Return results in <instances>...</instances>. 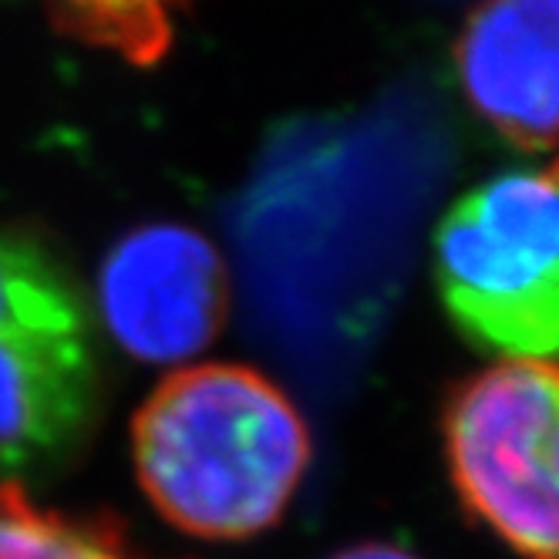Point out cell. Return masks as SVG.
Returning a JSON list of instances; mask_svg holds the SVG:
<instances>
[{"label": "cell", "mask_w": 559, "mask_h": 559, "mask_svg": "<svg viewBox=\"0 0 559 559\" xmlns=\"http://www.w3.org/2000/svg\"><path fill=\"white\" fill-rule=\"evenodd\" d=\"M139 486L199 539H250L287 512L310 462L290 397L247 365L169 374L132 421Z\"/></svg>", "instance_id": "obj_1"}, {"label": "cell", "mask_w": 559, "mask_h": 559, "mask_svg": "<svg viewBox=\"0 0 559 559\" xmlns=\"http://www.w3.org/2000/svg\"><path fill=\"white\" fill-rule=\"evenodd\" d=\"M452 324L502 361H559V158L468 189L435 233Z\"/></svg>", "instance_id": "obj_2"}, {"label": "cell", "mask_w": 559, "mask_h": 559, "mask_svg": "<svg viewBox=\"0 0 559 559\" xmlns=\"http://www.w3.org/2000/svg\"><path fill=\"white\" fill-rule=\"evenodd\" d=\"M465 509L526 559H559V361H499L442 415Z\"/></svg>", "instance_id": "obj_3"}, {"label": "cell", "mask_w": 559, "mask_h": 559, "mask_svg": "<svg viewBox=\"0 0 559 559\" xmlns=\"http://www.w3.org/2000/svg\"><path fill=\"white\" fill-rule=\"evenodd\" d=\"M95 307L115 344L148 365L203 354L223 331L229 276L203 233L179 223L132 229L98 270Z\"/></svg>", "instance_id": "obj_4"}, {"label": "cell", "mask_w": 559, "mask_h": 559, "mask_svg": "<svg viewBox=\"0 0 559 559\" xmlns=\"http://www.w3.org/2000/svg\"><path fill=\"white\" fill-rule=\"evenodd\" d=\"M455 64L472 111L509 145H559V0H483Z\"/></svg>", "instance_id": "obj_5"}, {"label": "cell", "mask_w": 559, "mask_h": 559, "mask_svg": "<svg viewBox=\"0 0 559 559\" xmlns=\"http://www.w3.org/2000/svg\"><path fill=\"white\" fill-rule=\"evenodd\" d=\"M98 341L0 331V483L58 472L102 415Z\"/></svg>", "instance_id": "obj_6"}, {"label": "cell", "mask_w": 559, "mask_h": 559, "mask_svg": "<svg viewBox=\"0 0 559 559\" xmlns=\"http://www.w3.org/2000/svg\"><path fill=\"white\" fill-rule=\"evenodd\" d=\"M0 331L98 341L95 307L82 280L41 229L0 226Z\"/></svg>", "instance_id": "obj_7"}, {"label": "cell", "mask_w": 559, "mask_h": 559, "mask_svg": "<svg viewBox=\"0 0 559 559\" xmlns=\"http://www.w3.org/2000/svg\"><path fill=\"white\" fill-rule=\"evenodd\" d=\"M0 559H145L111 515L37 506L24 483H0Z\"/></svg>", "instance_id": "obj_8"}, {"label": "cell", "mask_w": 559, "mask_h": 559, "mask_svg": "<svg viewBox=\"0 0 559 559\" xmlns=\"http://www.w3.org/2000/svg\"><path fill=\"white\" fill-rule=\"evenodd\" d=\"M182 4L186 0H55L68 31L135 64H152L166 55L173 17Z\"/></svg>", "instance_id": "obj_9"}, {"label": "cell", "mask_w": 559, "mask_h": 559, "mask_svg": "<svg viewBox=\"0 0 559 559\" xmlns=\"http://www.w3.org/2000/svg\"><path fill=\"white\" fill-rule=\"evenodd\" d=\"M331 559H418V556L408 552V549H402V546H391V543H365V546L341 549Z\"/></svg>", "instance_id": "obj_10"}]
</instances>
